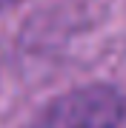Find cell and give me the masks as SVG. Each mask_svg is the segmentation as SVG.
Masks as SVG:
<instances>
[{
  "instance_id": "6da1fadb",
  "label": "cell",
  "mask_w": 126,
  "mask_h": 128,
  "mask_svg": "<svg viewBox=\"0 0 126 128\" xmlns=\"http://www.w3.org/2000/svg\"><path fill=\"white\" fill-rule=\"evenodd\" d=\"M126 117V102L112 86H80L60 97L29 120L26 128H117Z\"/></svg>"
},
{
  "instance_id": "7a4b0ae2",
  "label": "cell",
  "mask_w": 126,
  "mask_h": 128,
  "mask_svg": "<svg viewBox=\"0 0 126 128\" xmlns=\"http://www.w3.org/2000/svg\"><path fill=\"white\" fill-rule=\"evenodd\" d=\"M20 0H0V12H9L12 6H17Z\"/></svg>"
}]
</instances>
